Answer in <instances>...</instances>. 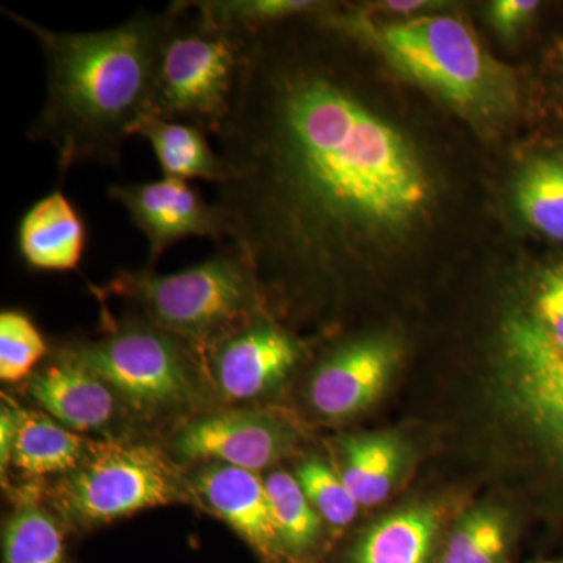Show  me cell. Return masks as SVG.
<instances>
[{"label": "cell", "mask_w": 563, "mask_h": 563, "mask_svg": "<svg viewBox=\"0 0 563 563\" xmlns=\"http://www.w3.org/2000/svg\"><path fill=\"white\" fill-rule=\"evenodd\" d=\"M2 13L35 36L46 63V98L27 139L49 144L62 180L81 163L120 165L125 140L150 117L173 7L81 33L52 31L13 10Z\"/></svg>", "instance_id": "6da1fadb"}, {"label": "cell", "mask_w": 563, "mask_h": 563, "mask_svg": "<svg viewBox=\"0 0 563 563\" xmlns=\"http://www.w3.org/2000/svg\"><path fill=\"white\" fill-rule=\"evenodd\" d=\"M111 290L132 299L147 320L191 346H211L233 329L263 314L266 292L251 258L221 244L206 261L179 273L124 269Z\"/></svg>", "instance_id": "7a4b0ae2"}, {"label": "cell", "mask_w": 563, "mask_h": 563, "mask_svg": "<svg viewBox=\"0 0 563 563\" xmlns=\"http://www.w3.org/2000/svg\"><path fill=\"white\" fill-rule=\"evenodd\" d=\"M172 7L174 24L163 47L150 117L187 122L217 136L231 111L251 35L207 20L190 0Z\"/></svg>", "instance_id": "3957f363"}, {"label": "cell", "mask_w": 563, "mask_h": 563, "mask_svg": "<svg viewBox=\"0 0 563 563\" xmlns=\"http://www.w3.org/2000/svg\"><path fill=\"white\" fill-rule=\"evenodd\" d=\"M376 41L396 68L463 113L493 120L515 107L514 77L455 18L422 16L391 24L377 33Z\"/></svg>", "instance_id": "277c9868"}, {"label": "cell", "mask_w": 563, "mask_h": 563, "mask_svg": "<svg viewBox=\"0 0 563 563\" xmlns=\"http://www.w3.org/2000/svg\"><path fill=\"white\" fill-rule=\"evenodd\" d=\"M177 496L176 476L161 451L143 443L109 442L91 448L55 488L54 501L77 528H96Z\"/></svg>", "instance_id": "5b68a950"}, {"label": "cell", "mask_w": 563, "mask_h": 563, "mask_svg": "<svg viewBox=\"0 0 563 563\" xmlns=\"http://www.w3.org/2000/svg\"><path fill=\"white\" fill-rule=\"evenodd\" d=\"M185 340L147 320H129L68 354L140 412L155 413L191 399V358Z\"/></svg>", "instance_id": "8992f818"}, {"label": "cell", "mask_w": 563, "mask_h": 563, "mask_svg": "<svg viewBox=\"0 0 563 563\" xmlns=\"http://www.w3.org/2000/svg\"><path fill=\"white\" fill-rule=\"evenodd\" d=\"M109 196L128 211L147 242L150 268L177 242L191 236L210 239L218 246L228 243L224 221L213 202H207L190 181L163 177L161 180L113 185Z\"/></svg>", "instance_id": "52a82bcc"}, {"label": "cell", "mask_w": 563, "mask_h": 563, "mask_svg": "<svg viewBox=\"0 0 563 563\" xmlns=\"http://www.w3.org/2000/svg\"><path fill=\"white\" fill-rule=\"evenodd\" d=\"M210 350L214 383L231 401L257 399L279 387L302 355L301 344L265 314L233 329Z\"/></svg>", "instance_id": "ba28073f"}, {"label": "cell", "mask_w": 563, "mask_h": 563, "mask_svg": "<svg viewBox=\"0 0 563 563\" xmlns=\"http://www.w3.org/2000/svg\"><path fill=\"white\" fill-rule=\"evenodd\" d=\"M399 347L383 335L363 336L336 347L310 379V404L331 420L352 417L372 406L387 387Z\"/></svg>", "instance_id": "9c48e42d"}, {"label": "cell", "mask_w": 563, "mask_h": 563, "mask_svg": "<svg viewBox=\"0 0 563 563\" xmlns=\"http://www.w3.org/2000/svg\"><path fill=\"white\" fill-rule=\"evenodd\" d=\"M174 448L188 461L221 463L258 473L287 453L290 435L266 415L225 412L185 426Z\"/></svg>", "instance_id": "30bf717a"}, {"label": "cell", "mask_w": 563, "mask_h": 563, "mask_svg": "<svg viewBox=\"0 0 563 563\" xmlns=\"http://www.w3.org/2000/svg\"><path fill=\"white\" fill-rule=\"evenodd\" d=\"M207 506L265 563H291L282 547L265 481L257 473L210 463L196 477Z\"/></svg>", "instance_id": "8fae6325"}, {"label": "cell", "mask_w": 563, "mask_h": 563, "mask_svg": "<svg viewBox=\"0 0 563 563\" xmlns=\"http://www.w3.org/2000/svg\"><path fill=\"white\" fill-rule=\"evenodd\" d=\"M87 240L84 214L60 188L33 202L18 222V255L33 272H74L84 261Z\"/></svg>", "instance_id": "7c38bea8"}, {"label": "cell", "mask_w": 563, "mask_h": 563, "mask_svg": "<svg viewBox=\"0 0 563 563\" xmlns=\"http://www.w3.org/2000/svg\"><path fill=\"white\" fill-rule=\"evenodd\" d=\"M29 391L52 418L70 431L101 429L114 413L113 390L66 351L33 377Z\"/></svg>", "instance_id": "4fadbf2b"}, {"label": "cell", "mask_w": 563, "mask_h": 563, "mask_svg": "<svg viewBox=\"0 0 563 563\" xmlns=\"http://www.w3.org/2000/svg\"><path fill=\"white\" fill-rule=\"evenodd\" d=\"M135 135L151 144L163 177L206 180L214 185L224 180V162L201 129L187 122L146 117L136 128Z\"/></svg>", "instance_id": "5bb4252c"}, {"label": "cell", "mask_w": 563, "mask_h": 563, "mask_svg": "<svg viewBox=\"0 0 563 563\" xmlns=\"http://www.w3.org/2000/svg\"><path fill=\"white\" fill-rule=\"evenodd\" d=\"M439 521L432 507H410L388 515L358 540L351 563H426Z\"/></svg>", "instance_id": "9a60e30c"}, {"label": "cell", "mask_w": 563, "mask_h": 563, "mask_svg": "<svg viewBox=\"0 0 563 563\" xmlns=\"http://www.w3.org/2000/svg\"><path fill=\"white\" fill-rule=\"evenodd\" d=\"M81 437L55 418L18 409V432L11 463L32 476L70 473L84 461Z\"/></svg>", "instance_id": "2e32d148"}, {"label": "cell", "mask_w": 563, "mask_h": 563, "mask_svg": "<svg viewBox=\"0 0 563 563\" xmlns=\"http://www.w3.org/2000/svg\"><path fill=\"white\" fill-rule=\"evenodd\" d=\"M342 476L361 507H373L390 496L402 463L401 444L395 437H350L342 444Z\"/></svg>", "instance_id": "e0dca14e"}, {"label": "cell", "mask_w": 563, "mask_h": 563, "mask_svg": "<svg viewBox=\"0 0 563 563\" xmlns=\"http://www.w3.org/2000/svg\"><path fill=\"white\" fill-rule=\"evenodd\" d=\"M2 563H69L65 533L33 490L22 493L3 528Z\"/></svg>", "instance_id": "ac0fdd59"}, {"label": "cell", "mask_w": 563, "mask_h": 563, "mask_svg": "<svg viewBox=\"0 0 563 563\" xmlns=\"http://www.w3.org/2000/svg\"><path fill=\"white\" fill-rule=\"evenodd\" d=\"M515 206L532 229L563 243V155H543L525 166Z\"/></svg>", "instance_id": "d6986e66"}, {"label": "cell", "mask_w": 563, "mask_h": 563, "mask_svg": "<svg viewBox=\"0 0 563 563\" xmlns=\"http://www.w3.org/2000/svg\"><path fill=\"white\" fill-rule=\"evenodd\" d=\"M263 481L285 553L291 563L306 559L320 544L324 521L307 498L296 476L274 472Z\"/></svg>", "instance_id": "ffe728a7"}, {"label": "cell", "mask_w": 563, "mask_h": 563, "mask_svg": "<svg viewBox=\"0 0 563 563\" xmlns=\"http://www.w3.org/2000/svg\"><path fill=\"white\" fill-rule=\"evenodd\" d=\"M190 3L214 24L246 35L329 9L328 3L314 0H190Z\"/></svg>", "instance_id": "44dd1931"}, {"label": "cell", "mask_w": 563, "mask_h": 563, "mask_svg": "<svg viewBox=\"0 0 563 563\" xmlns=\"http://www.w3.org/2000/svg\"><path fill=\"white\" fill-rule=\"evenodd\" d=\"M507 551L506 523L493 510L466 515L448 542L442 563H503Z\"/></svg>", "instance_id": "7402d4cb"}, {"label": "cell", "mask_w": 563, "mask_h": 563, "mask_svg": "<svg viewBox=\"0 0 563 563\" xmlns=\"http://www.w3.org/2000/svg\"><path fill=\"white\" fill-rule=\"evenodd\" d=\"M296 479L324 523L343 529L357 517L361 506L347 490L339 472H333L328 463L309 459L296 470Z\"/></svg>", "instance_id": "603a6c76"}, {"label": "cell", "mask_w": 563, "mask_h": 563, "mask_svg": "<svg viewBox=\"0 0 563 563\" xmlns=\"http://www.w3.org/2000/svg\"><path fill=\"white\" fill-rule=\"evenodd\" d=\"M47 344L35 322L21 310L0 314V377L20 383L46 355Z\"/></svg>", "instance_id": "cb8c5ba5"}, {"label": "cell", "mask_w": 563, "mask_h": 563, "mask_svg": "<svg viewBox=\"0 0 563 563\" xmlns=\"http://www.w3.org/2000/svg\"><path fill=\"white\" fill-rule=\"evenodd\" d=\"M539 9L540 2L533 0H496L490 5V20L496 31L509 40L532 20Z\"/></svg>", "instance_id": "d4e9b609"}, {"label": "cell", "mask_w": 563, "mask_h": 563, "mask_svg": "<svg viewBox=\"0 0 563 563\" xmlns=\"http://www.w3.org/2000/svg\"><path fill=\"white\" fill-rule=\"evenodd\" d=\"M16 432V407L2 406V412H0V465H2V473H5L7 465H9L11 457H13Z\"/></svg>", "instance_id": "484cf974"}, {"label": "cell", "mask_w": 563, "mask_h": 563, "mask_svg": "<svg viewBox=\"0 0 563 563\" xmlns=\"http://www.w3.org/2000/svg\"><path fill=\"white\" fill-rule=\"evenodd\" d=\"M432 5H439L435 2H426V0H398V2L380 3V9L393 11V13H412V11L432 9Z\"/></svg>", "instance_id": "4316f807"}, {"label": "cell", "mask_w": 563, "mask_h": 563, "mask_svg": "<svg viewBox=\"0 0 563 563\" xmlns=\"http://www.w3.org/2000/svg\"><path fill=\"white\" fill-rule=\"evenodd\" d=\"M532 563H563V558L548 559V561H539V562H532Z\"/></svg>", "instance_id": "83f0119b"}]
</instances>
